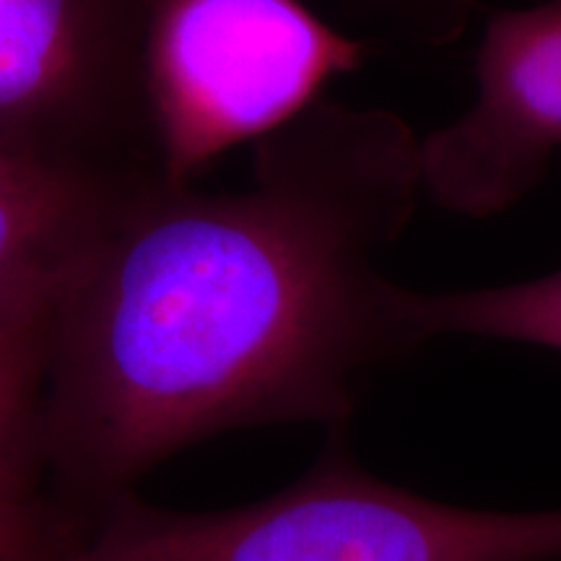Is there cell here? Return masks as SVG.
Returning a JSON list of instances; mask_svg holds the SVG:
<instances>
[{"mask_svg":"<svg viewBox=\"0 0 561 561\" xmlns=\"http://www.w3.org/2000/svg\"><path fill=\"white\" fill-rule=\"evenodd\" d=\"M421 193L398 112L322 96L255 140L244 191L157 180L125 198L55 301L53 494L94 517L214 434L346 426L371 371L419 348L382 257Z\"/></svg>","mask_w":561,"mask_h":561,"instance_id":"obj_1","label":"cell"},{"mask_svg":"<svg viewBox=\"0 0 561 561\" xmlns=\"http://www.w3.org/2000/svg\"><path fill=\"white\" fill-rule=\"evenodd\" d=\"M343 430L299 481L244 507L174 512L125 494L60 561H530L520 512L455 507L377 479Z\"/></svg>","mask_w":561,"mask_h":561,"instance_id":"obj_2","label":"cell"},{"mask_svg":"<svg viewBox=\"0 0 561 561\" xmlns=\"http://www.w3.org/2000/svg\"><path fill=\"white\" fill-rule=\"evenodd\" d=\"M371 53L301 0H151L146 91L164 178L191 185L231 146L291 123Z\"/></svg>","mask_w":561,"mask_h":561,"instance_id":"obj_3","label":"cell"},{"mask_svg":"<svg viewBox=\"0 0 561 561\" xmlns=\"http://www.w3.org/2000/svg\"><path fill=\"white\" fill-rule=\"evenodd\" d=\"M151 0H0V157L110 193L167 180L146 91Z\"/></svg>","mask_w":561,"mask_h":561,"instance_id":"obj_4","label":"cell"},{"mask_svg":"<svg viewBox=\"0 0 561 561\" xmlns=\"http://www.w3.org/2000/svg\"><path fill=\"white\" fill-rule=\"evenodd\" d=\"M473 79L471 110L421 138V182L442 210L489 219L528 198L561 149V0L491 11Z\"/></svg>","mask_w":561,"mask_h":561,"instance_id":"obj_5","label":"cell"},{"mask_svg":"<svg viewBox=\"0 0 561 561\" xmlns=\"http://www.w3.org/2000/svg\"><path fill=\"white\" fill-rule=\"evenodd\" d=\"M133 193L96 191L0 157V312L58 301L70 271Z\"/></svg>","mask_w":561,"mask_h":561,"instance_id":"obj_6","label":"cell"},{"mask_svg":"<svg viewBox=\"0 0 561 561\" xmlns=\"http://www.w3.org/2000/svg\"><path fill=\"white\" fill-rule=\"evenodd\" d=\"M403 314L419 346L439 335H476L561 354V268L486 289L439 294L405 289Z\"/></svg>","mask_w":561,"mask_h":561,"instance_id":"obj_7","label":"cell"},{"mask_svg":"<svg viewBox=\"0 0 561 561\" xmlns=\"http://www.w3.org/2000/svg\"><path fill=\"white\" fill-rule=\"evenodd\" d=\"M55 301L0 312V476L45 479L42 413Z\"/></svg>","mask_w":561,"mask_h":561,"instance_id":"obj_8","label":"cell"},{"mask_svg":"<svg viewBox=\"0 0 561 561\" xmlns=\"http://www.w3.org/2000/svg\"><path fill=\"white\" fill-rule=\"evenodd\" d=\"M89 525L45 479L0 476V561H60L81 543Z\"/></svg>","mask_w":561,"mask_h":561,"instance_id":"obj_9","label":"cell"},{"mask_svg":"<svg viewBox=\"0 0 561 561\" xmlns=\"http://www.w3.org/2000/svg\"><path fill=\"white\" fill-rule=\"evenodd\" d=\"M382 37L421 50H445L471 26L479 0H333Z\"/></svg>","mask_w":561,"mask_h":561,"instance_id":"obj_10","label":"cell"}]
</instances>
